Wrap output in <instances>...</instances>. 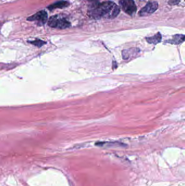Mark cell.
<instances>
[{
    "label": "cell",
    "mask_w": 185,
    "mask_h": 186,
    "mask_svg": "<svg viewBox=\"0 0 185 186\" xmlns=\"http://www.w3.org/2000/svg\"><path fill=\"white\" fill-rule=\"evenodd\" d=\"M90 10V16L95 19L105 18L112 19L118 16L120 8L111 1H105L93 5Z\"/></svg>",
    "instance_id": "cell-1"
},
{
    "label": "cell",
    "mask_w": 185,
    "mask_h": 186,
    "mask_svg": "<svg viewBox=\"0 0 185 186\" xmlns=\"http://www.w3.org/2000/svg\"><path fill=\"white\" fill-rule=\"evenodd\" d=\"M48 25L52 28L63 30L71 26V23L64 18L56 15L49 19Z\"/></svg>",
    "instance_id": "cell-2"
},
{
    "label": "cell",
    "mask_w": 185,
    "mask_h": 186,
    "mask_svg": "<svg viewBox=\"0 0 185 186\" xmlns=\"http://www.w3.org/2000/svg\"><path fill=\"white\" fill-rule=\"evenodd\" d=\"M120 5L122 10L130 16L134 15L136 13V6L134 0H121Z\"/></svg>",
    "instance_id": "cell-3"
},
{
    "label": "cell",
    "mask_w": 185,
    "mask_h": 186,
    "mask_svg": "<svg viewBox=\"0 0 185 186\" xmlns=\"http://www.w3.org/2000/svg\"><path fill=\"white\" fill-rule=\"evenodd\" d=\"M48 19V15L45 10H41L40 12H37L32 16H29L27 20L30 21H37V24L39 26H42L46 24V22Z\"/></svg>",
    "instance_id": "cell-4"
},
{
    "label": "cell",
    "mask_w": 185,
    "mask_h": 186,
    "mask_svg": "<svg viewBox=\"0 0 185 186\" xmlns=\"http://www.w3.org/2000/svg\"><path fill=\"white\" fill-rule=\"evenodd\" d=\"M159 4L157 2H149L143 7L141 9L139 12L138 15L141 16H148L149 15L152 14L157 11L158 8Z\"/></svg>",
    "instance_id": "cell-5"
},
{
    "label": "cell",
    "mask_w": 185,
    "mask_h": 186,
    "mask_svg": "<svg viewBox=\"0 0 185 186\" xmlns=\"http://www.w3.org/2000/svg\"><path fill=\"white\" fill-rule=\"evenodd\" d=\"M140 51V50L138 48H131L124 50L122 51V57L124 60H128L130 58H134L136 56Z\"/></svg>",
    "instance_id": "cell-6"
},
{
    "label": "cell",
    "mask_w": 185,
    "mask_h": 186,
    "mask_svg": "<svg viewBox=\"0 0 185 186\" xmlns=\"http://www.w3.org/2000/svg\"><path fill=\"white\" fill-rule=\"evenodd\" d=\"M69 3L67 1H62L59 2H55L53 4H51L50 6L47 7V8L49 10H53L55 9H63V8H66L69 6Z\"/></svg>",
    "instance_id": "cell-7"
},
{
    "label": "cell",
    "mask_w": 185,
    "mask_h": 186,
    "mask_svg": "<svg viewBox=\"0 0 185 186\" xmlns=\"http://www.w3.org/2000/svg\"><path fill=\"white\" fill-rule=\"evenodd\" d=\"M185 41V36L183 35H176L173 36V39L167 41V43L172 44L178 45L183 43Z\"/></svg>",
    "instance_id": "cell-8"
},
{
    "label": "cell",
    "mask_w": 185,
    "mask_h": 186,
    "mask_svg": "<svg viewBox=\"0 0 185 186\" xmlns=\"http://www.w3.org/2000/svg\"><path fill=\"white\" fill-rule=\"evenodd\" d=\"M162 40V36L160 33H157V35L146 38V41L148 43L151 44H157L158 43H160Z\"/></svg>",
    "instance_id": "cell-9"
},
{
    "label": "cell",
    "mask_w": 185,
    "mask_h": 186,
    "mask_svg": "<svg viewBox=\"0 0 185 186\" xmlns=\"http://www.w3.org/2000/svg\"><path fill=\"white\" fill-rule=\"evenodd\" d=\"M29 43H31L32 44L34 45L35 46L41 47L43 46V45L46 44V43L44 41H41L40 39H35L34 41H28Z\"/></svg>",
    "instance_id": "cell-10"
},
{
    "label": "cell",
    "mask_w": 185,
    "mask_h": 186,
    "mask_svg": "<svg viewBox=\"0 0 185 186\" xmlns=\"http://www.w3.org/2000/svg\"><path fill=\"white\" fill-rule=\"evenodd\" d=\"M180 2V0H169L168 1V4L171 6H174L177 5Z\"/></svg>",
    "instance_id": "cell-11"
}]
</instances>
